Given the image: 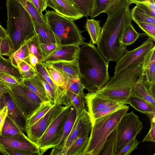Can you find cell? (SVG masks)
I'll return each instance as SVG.
<instances>
[{
    "instance_id": "1",
    "label": "cell",
    "mask_w": 155,
    "mask_h": 155,
    "mask_svg": "<svg viewBox=\"0 0 155 155\" xmlns=\"http://www.w3.org/2000/svg\"><path fill=\"white\" fill-rule=\"evenodd\" d=\"M128 0H124L107 14V18L102 27L97 48L108 62L118 61L127 50L123 37L127 25L131 22Z\"/></svg>"
},
{
    "instance_id": "2",
    "label": "cell",
    "mask_w": 155,
    "mask_h": 155,
    "mask_svg": "<svg viewBox=\"0 0 155 155\" xmlns=\"http://www.w3.org/2000/svg\"><path fill=\"white\" fill-rule=\"evenodd\" d=\"M78 60L80 80L89 92L99 89L108 81L109 62L94 45L84 42L79 46Z\"/></svg>"
},
{
    "instance_id": "3",
    "label": "cell",
    "mask_w": 155,
    "mask_h": 155,
    "mask_svg": "<svg viewBox=\"0 0 155 155\" xmlns=\"http://www.w3.org/2000/svg\"><path fill=\"white\" fill-rule=\"evenodd\" d=\"M143 59L110 77L104 86L93 92L104 99L126 104L127 100L133 94L134 86L140 73Z\"/></svg>"
},
{
    "instance_id": "4",
    "label": "cell",
    "mask_w": 155,
    "mask_h": 155,
    "mask_svg": "<svg viewBox=\"0 0 155 155\" xmlns=\"http://www.w3.org/2000/svg\"><path fill=\"white\" fill-rule=\"evenodd\" d=\"M6 30L14 52L35 32L32 19L26 10L15 0H6Z\"/></svg>"
},
{
    "instance_id": "5",
    "label": "cell",
    "mask_w": 155,
    "mask_h": 155,
    "mask_svg": "<svg viewBox=\"0 0 155 155\" xmlns=\"http://www.w3.org/2000/svg\"><path fill=\"white\" fill-rule=\"evenodd\" d=\"M129 109L127 105L95 120L92 123L88 143L82 155H99L106 141Z\"/></svg>"
},
{
    "instance_id": "6",
    "label": "cell",
    "mask_w": 155,
    "mask_h": 155,
    "mask_svg": "<svg viewBox=\"0 0 155 155\" xmlns=\"http://www.w3.org/2000/svg\"><path fill=\"white\" fill-rule=\"evenodd\" d=\"M44 17L53 31L58 47L70 45L80 46L84 42L85 38L75 20L63 16L54 10L46 11Z\"/></svg>"
},
{
    "instance_id": "7",
    "label": "cell",
    "mask_w": 155,
    "mask_h": 155,
    "mask_svg": "<svg viewBox=\"0 0 155 155\" xmlns=\"http://www.w3.org/2000/svg\"><path fill=\"white\" fill-rule=\"evenodd\" d=\"M8 93L27 120L43 102L37 95L21 82L19 84L8 87Z\"/></svg>"
},
{
    "instance_id": "8",
    "label": "cell",
    "mask_w": 155,
    "mask_h": 155,
    "mask_svg": "<svg viewBox=\"0 0 155 155\" xmlns=\"http://www.w3.org/2000/svg\"><path fill=\"white\" fill-rule=\"evenodd\" d=\"M143 127L142 122L133 111L123 116L115 129L117 139L115 155L125 145L136 138Z\"/></svg>"
},
{
    "instance_id": "9",
    "label": "cell",
    "mask_w": 155,
    "mask_h": 155,
    "mask_svg": "<svg viewBox=\"0 0 155 155\" xmlns=\"http://www.w3.org/2000/svg\"><path fill=\"white\" fill-rule=\"evenodd\" d=\"M71 107L65 106L37 142L36 144L40 150L41 155L49 149L55 146L56 142L61 135L64 123Z\"/></svg>"
},
{
    "instance_id": "10",
    "label": "cell",
    "mask_w": 155,
    "mask_h": 155,
    "mask_svg": "<svg viewBox=\"0 0 155 155\" xmlns=\"http://www.w3.org/2000/svg\"><path fill=\"white\" fill-rule=\"evenodd\" d=\"M65 106L55 101L53 106L42 117L25 129L28 137L36 144L50 124Z\"/></svg>"
},
{
    "instance_id": "11",
    "label": "cell",
    "mask_w": 155,
    "mask_h": 155,
    "mask_svg": "<svg viewBox=\"0 0 155 155\" xmlns=\"http://www.w3.org/2000/svg\"><path fill=\"white\" fill-rule=\"evenodd\" d=\"M0 143L5 147L21 152L25 155H41L37 145L24 133L11 137L0 135Z\"/></svg>"
},
{
    "instance_id": "12",
    "label": "cell",
    "mask_w": 155,
    "mask_h": 155,
    "mask_svg": "<svg viewBox=\"0 0 155 155\" xmlns=\"http://www.w3.org/2000/svg\"><path fill=\"white\" fill-rule=\"evenodd\" d=\"M155 46L153 41L149 37L139 46L130 51L127 50L116 61L115 75L131 64L144 59L148 52Z\"/></svg>"
},
{
    "instance_id": "13",
    "label": "cell",
    "mask_w": 155,
    "mask_h": 155,
    "mask_svg": "<svg viewBox=\"0 0 155 155\" xmlns=\"http://www.w3.org/2000/svg\"><path fill=\"white\" fill-rule=\"evenodd\" d=\"M92 124L90 115L85 108L76 118L64 148L59 155H64L68 148L77 138L89 136Z\"/></svg>"
},
{
    "instance_id": "14",
    "label": "cell",
    "mask_w": 155,
    "mask_h": 155,
    "mask_svg": "<svg viewBox=\"0 0 155 155\" xmlns=\"http://www.w3.org/2000/svg\"><path fill=\"white\" fill-rule=\"evenodd\" d=\"M55 94V101L62 105L71 106L75 108L76 117L85 108L86 94L84 92L77 94L68 91L64 86L58 87Z\"/></svg>"
},
{
    "instance_id": "15",
    "label": "cell",
    "mask_w": 155,
    "mask_h": 155,
    "mask_svg": "<svg viewBox=\"0 0 155 155\" xmlns=\"http://www.w3.org/2000/svg\"><path fill=\"white\" fill-rule=\"evenodd\" d=\"M47 6L61 15L74 20L84 17L75 0H47Z\"/></svg>"
},
{
    "instance_id": "16",
    "label": "cell",
    "mask_w": 155,
    "mask_h": 155,
    "mask_svg": "<svg viewBox=\"0 0 155 155\" xmlns=\"http://www.w3.org/2000/svg\"><path fill=\"white\" fill-rule=\"evenodd\" d=\"M79 46L75 45L59 47L40 63H52L61 61H71L78 59Z\"/></svg>"
},
{
    "instance_id": "17",
    "label": "cell",
    "mask_w": 155,
    "mask_h": 155,
    "mask_svg": "<svg viewBox=\"0 0 155 155\" xmlns=\"http://www.w3.org/2000/svg\"><path fill=\"white\" fill-rule=\"evenodd\" d=\"M2 101L3 107L4 106L7 107V116L24 133L26 127L27 119L17 107L8 93L3 96Z\"/></svg>"
},
{
    "instance_id": "18",
    "label": "cell",
    "mask_w": 155,
    "mask_h": 155,
    "mask_svg": "<svg viewBox=\"0 0 155 155\" xmlns=\"http://www.w3.org/2000/svg\"><path fill=\"white\" fill-rule=\"evenodd\" d=\"M76 117L75 108L72 106L65 121L61 135L50 153L51 155H59L64 147L67 138L72 128Z\"/></svg>"
},
{
    "instance_id": "19",
    "label": "cell",
    "mask_w": 155,
    "mask_h": 155,
    "mask_svg": "<svg viewBox=\"0 0 155 155\" xmlns=\"http://www.w3.org/2000/svg\"><path fill=\"white\" fill-rule=\"evenodd\" d=\"M144 68V82L149 91L155 97V60L152 61L146 55L142 64Z\"/></svg>"
},
{
    "instance_id": "20",
    "label": "cell",
    "mask_w": 155,
    "mask_h": 155,
    "mask_svg": "<svg viewBox=\"0 0 155 155\" xmlns=\"http://www.w3.org/2000/svg\"><path fill=\"white\" fill-rule=\"evenodd\" d=\"M85 98L90 116L108 106L117 103L103 98L93 92H88Z\"/></svg>"
},
{
    "instance_id": "21",
    "label": "cell",
    "mask_w": 155,
    "mask_h": 155,
    "mask_svg": "<svg viewBox=\"0 0 155 155\" xmlns=\"http://www.w3.org/2000/svg\"><path fill=\"white\" fill-rule=\"evenodd\" d=\"M144 68L142 66L140 73L133 87V94L147 102L155 106V97H154L144 83Z\"/></svg>"
},
{
    "instance_id": "22",
    "label": "cell",
    "mask_w": 155,
    "mask_h": 155,
    "mask_svg": "<svg viewBox=\"0 0 155 155\" xmlns=\"http://www.w3.org/2000/svg\"><path fill=\"white\" fill-rule=\"evenodd\" d=\"M21 83L37 95L43 101H49L42 80L38 73L27 78H22Z\"/></svg>"
},
{
    "instance_id": "23",
    "label": "cell",
    "mask_w": 155,
    "mask_h": 155,
    "mask_svg": "<svg viewBox=\"0 0 155 155\" xmlns=\"http://www.w3.org/2000/svg\"><path fill=\"white\" fill-rule=\"evenodd\" d=\"M46 64L52 65L61 71L64 75L79 78V70L78 59L71 61H61Z\"/></svg>"
},
{
    "instance_id": "24",
    "label": "cell",
    "mask_w": 155,
    "mask_h": 155,
    "mask_svg": "<svg viewBox=\"0 0 155 155\" xmlns=\"http://www.w3.org/2000/svg\"><path fill=\"white\" fill-rule=\"evenodd\" d=\"M126 104H130L136 110L147 115L155 114V106L147 102L134 94L127 100Z\"/></svg>"
},
{
    "instance_id": "25",
    "label": "cell",
    "mask_w": 155,
    "mask_h": 155,
    "mask_svg": "<svg viewBox=\"0 0 155 155\" xmlns=\"http://www.w3.org/2000/svg\"><path fill=\"white\" fill-rule=\"evenodd\" d=\"M33 21L35 31L41 44H56L54 33L48 24L41 25Z\"/></svg>"
},
{
    "instance_id": "26",
    "label": "cell",
    "mask_w": 155,
    "mask_h": 155,
    "mask_svg": "<svg viewBox=\"0 0 155 155\" xmlns=\"http://www.w3.org/2000/svg\"><path fill=\"white\" fill-rule=\"evenodd\" d=\"M85 27L90 35L91 38L90 42L94 45H97L99 40L101 31L100 21L93 19H87Z\"/></svg>"
},
{
    "instance_id": "27",
    "label": "cell",
    "mask_w": 155,
    "mask_h": 155,
    "mask_svg": "<svg viewBox=\"0 0 155 155\" xmlns=\"http://www.w3.org/2000/svg\"><path fill=\"white\" fill-rule=\"evenodd\" d=\"M89 136L80 137L68 148L64 155H82L88 143Z\"/></svg>"
},
{
    "instance_id": "28",
    "label": "cell",
    "mask_w": 155,
    "mask_h": 155,
    "mask_svg": "<svg viewBox=\"0 0 155 155\" xmlns=\"http://www.w3.org/2000/svg\"><path fill=\"white\" fill-rule=\"evenodd\" d=\"M29 38L13 53L10 58H8L12 64L17 67L21 61L25 60L29 57L30 54L29 48Z\"/></svg>"
},
{
    "instance_id": "29",
    "label": "cell",
    "mask_w": 155,
    "mask_h": 155,
    "mask_svg": "<svg viewBox=\"0 0 155 155\" xmlns=\"http://www.w3.org/2000/svg\"><path fill=\"white\" fill-rule=\"evenodd\" d=\"M136 5L130 11L131 20L135 23L143 22L155 24V18L149 15L138 5Z\"/></svg>"
},
{
    "instance_id": "30",
    "label": "cell",
    "mask_w": 155,
    "mask_h": 155,
    "mask_svg": "<svg viewBox=\"0 0 155 155\" xmlns=\"http://www.w3.org/2000/svg\"><path fill=\"white\" fill-rule=\"evenodd\" d=\"M54 104L49 101L43 102L32 115L27 119L26 128L31 126L42 117L53 106Z\"/></svg>"
},
{
    "instance_id": "31",
    "label": "cell",
    "mask_w": 155,
    "mask_h": 155,
    "mask_svg": "<svg viewBox=\"0 0 155 155\" xmlns=\"http://www.w3.org/2000/svg\"><path fill=\"white\" fill-rule=\"evenodd\" d=\"M0 73L10 74L20 79L22 77L18 68L14 66L9 58L6 59L0 55Z\"/></svg>"
},
{
    "instance_id": "32",
    "label": "cell",
    "mask_w": 155,
    "mask_h": 155,
    "mask_svg": "<svg viewBox=\"0 0 155 155\" xmlns=\"http://www.w3.org/2000/svg\"><path fill=\"white\" fill-rule=\"evenodd\" d=\"M145 34H146L137 32L134 28L132 23H130L127 25L124 30L123 37V43L127 47L134 43L140 36Z\"/></svg>"
},
{
    "instance_id": "33",
    "label": "cell",
    "mask_w": 155,
    "mask_h": 155,
    "mask_svg": "<svg viewBox=\"0 0 155 155\" xmlns=\"http://www.w3.org/2000/svg\"><path fill=\"white\" fill-rule=\"evenodd\" d=\"M64 86L68 91L76 94L84 92L85 87L81 82L79 78L64 75Z\"/></svg>"
},
{
    "instance_id": "34",
    "label": "cell",
    "mask_w": 155,
    "mask_h": 155,
    "mask_svg": "<svg viewBox=\"0 0 155 155\" xmlns=\"http://www.w3.org/2000/svg\"><path fill=\"white\" fill-rule=\"evenodd\" d=\"M23 132L14 122L7 115L5 119L0 135L11 137Z\"/></svg>"
},
{
    "instance_id": "35",
    "label": "cell",
    "mask_w": 155,
    "mask_h": 155,
    "mask_svg": "<svg viewBox=\"0 0 155 155\" xmlns=\"http://www.w3.org/2000/svg\"><path fill=\"white\" fill-rule=\"evenodd\" d=\"M41 63L54 83L58 87L63 86L64 84V78L63 74L51 65L44 63Z\"/></svg>"
},
{
    "instance_id": "36",
    "label": "cell",
    "mask_w": 155,
    "mask_h": 155,
    "mask_svg": "<svg viewBox=\"0 0 155 155\" xmlns=\"http://www.w3.org/2000/svg\"><path fill=\"white\" fill-rule=\"evenodd\" d=\"M116 145V132L115 129L106 141L99 154L115 155Z\"/></svg>"
},
{
    "instance_id": "37",
    "label": "cell",
    "mask_w": 155,
    "mask_h": 155,
    "mask_svg": "<svg viewBox=\"0 0 155 155\" xmlns=\"http://www.w3.org/2000/svg\"><path fill=\"white\" fill-rule=\"evenodd\" d=\"M29 57L21 61L17 66L21 75L22 79L32 77L37 74L36 70L30 64Z\"/></svg>"
},
{
    "instance_id": "38",
    "label": "cell",
    "mask_w": 155,
    "mask_h": 155,
    "mask_svg": "<svg viewBox=\"0 0 155 155\" xmlns=\"http://www.w3.org/2000/svg\"><path fill=\"white\" fill-rule=\"evenodd\" d=\"M127 106L124 104L116 103L105 107L91 116L92 124L96 119L112 113Z\"/></svg>"
},
{
    "instance_id": "39",
    "label": "cell",
    "mask_w": 155,
    "mask_h": 155,
    "mask_svg": "<svg viewBox=\"0 0 155 155\" xmlns=\"http://www.w3.org/2000/svg\"><path fill=\"white\" fill-rule=\"evenodd\" d=\"M29 48L30 54L35 55L38 58L39 62L43 59L41 43L35 31L33 35L29 38Z\"/></svg>"
},
{
    "instance_id": "40",
    "label": "cell",
    "mask_w": 155,
    "mask_h": 155,
    "mask_svg": "<svg viewBox=\"0 0 155 155\" xmlns=\"http://www.w3.org/2000/svg\"><path fill=\"white\" fill-rule=\"evenodd\" d=\"M111 0H94L90 16L94 18L103 13Z\"/></svg>"
},
{
    "instance_id": "41",
    "label": "cell",
    "mask_w": 155,
    "mask_h": 155,
    "mask_svg": "<svg viewBox=\"0 0 155 155\" xmlns=\"http://www.w3.org/2000/svg\"><path fill=\"white\" fill-rule=\"evenodd\" d=\"M75 0L79 10L84 17H90L94 0Z\"/></svg>"
},
{
    "instance_id": "42",
    "label": "cell",
    "mask_w": 155,
    "mask_h": 155,
    "mask_svg": "<svg viewBox=\"0 0 155 155\" xmlns=\"http://www.w3.org/2000/svg\"><path fill=\"white\" fill-rule=\"evenodd\" d=\"M136 23L148 37L155 41V24L143 22H137Z\"/></svg>"
},
{
    "instance_id": "43",
    "label": "cell",
    "mask_w": 155,
    "mask_h": 155,
    "mask_svg": "<svg viewBox=\"0 0 155 155\" xmlns=\"http://www.w3.org/2000/svg\"><path fill=\"white\" fill-rule=\"evenodd\" d=\"M36 68L37 73L41 74L44 78L46 81L51 86L55 93L58 87L54 83L50 75L42 63L39 62L36 65Z\"/></svg>"
},
{
    "instance_id": "44",
    "label": "cell",
    "mask_w": 155,
    "mask_h": 155,
    "mask_svg": "<svg viewBox=\"0 0 155 155\" xmlns=\"http://www.w3.org/2000/svg\"><path fill=\"white\" fill-rule=\"evenodd\" d=\"M14 52L10 41L8 37L3 38L0 45V53L2 56L10 58Z\"/></svg>"
},
{
    "instance_id": "45",
    "label": "cell",
    "mask_w": 155,
    "mask_h": 155,
    "mask_svg": "<svg viewBox=\"0 0 155 155\" xmlns=\"http://www.w3.org/2000/svg\"><path fill=\"white\" fill-rule=\"evenodd\" d=\"M140 142L135 138L125 145L118 152L117 155H129L135 149L137 148Z\"/></svg>"
},
{
    "instance_id": "46",
    "label": "cell",
    "mask_w": 155,
    "mask_h": 155,
    "mask_svg": "<svg viewBox=\"0 0 155 155\" xmlns=\"http://www.w3.org/2000/svg\"><path fill=\"white\" fill-rule=\"evenodd\" d=\"M0 80L8 87L20 84L21 80L10 74L4 73H0Z\"/></svg>"
},
{
    "instance_id": "47",
    "label": "cell",
    "mask_w": 155,
    "mask_h": 155,
    "mask_svg": "<svg viewBox=\"0 0 155 155\" xmlns=\"http://www.w3.org/2000/svg\"><path fill=\"white\" fill-rule=\"evenodd\" d=\"M150 120L151 125L150 130L142 142H155V114L148 115Z\"/></svg>"
},
{
    "instance_id": "48",
    "label": "cell",
    "mask_w": 155,
    "mask_h": 155,
    "mask_svg": "<svg viewBox=\"0 0 155 155\" xmlns=\"http://www.w3.org/2000/svg\"><path fill=\"white\" fill-rule=\"evenodd\" d=\"M43 82L47 97L50 102L54 103L55 100V93L48 83L40 74L38 73Z\"/></svg>"
},
{
    "instance_id": "49",
    "label": "cell",
    "mask_w": 155,
    "mask_h": 155,
    "mask_svg": "<svg viewBox=\"0 0 155 155\" xmlns=\"http://www.w3.org/2000/svg\"><path fill=\"white\" fill-rule=\"evenodd\" d=\"M41 47L43 59L59 47L56 44H41Z\"/></svg>"
},
{
    "instance_id": "50",
    "label": "cell",
    "mask_w": 155,
    "mask_h": 155,
    "mask_svg": "<svg viewBox=\"0 0 155 155\" xmlns=\"http://www.w3.org/2000/svg\"><path fill=\"white\" fill-rule=\"evenodd\" d=\"M136 5L142 8L149 15L155 18V1H148Z\"/></svg>"
},
{
    "instance_id": "51",
    "label": "cell",
    "mask_w": 155,
    "mask_h": 155,
    "mask_svg": "<svg viewBox=\"0 0 155 155\" xmlns=\"http://www.w3.org/2000/svg\"><path fill=\"white\" fill-rule=\"evenodd\" d=\"M31 2L41 15H43L42 13L48 7L47 0H31Z\"/></svg>"
},
{
    "instance_id": "52",
    "label": "cell",
    "mask_w": 155,
    "mask_h": 155,
    "mask_svg": "<svg viewBox=\"0 0 155 155\" xmlns=\"http://www.w3.org/2000/svg\"><path fill=\"white\" fill-rule=\"evenodd\" d=\"M124 0H111L106 10L103 13L107 14L112 11L120 5Z\"/></svg>"
},
{
    "instance_id": "53",
    "label": "cell",
    "mask_w": 155,
    "mask_h": 155,
    "mask_svg": "<svg viewBox=\"0 0 155 155\" xmlns=\"http://www.w3.org/2000/svg\"><path fill=\"white\" fill-rule=\"evenodd\" d=\"M8 87L0 80V110L3 108L2 99L3 96L8 93Z\"/></svg>"
},
{
    "instance_id": "54",
    "label": "cell",
    "mask_w": 155,
    "mask_h": 155,
    "mask_svg": "<svg viewBox=\"0 0 155 155\" xmlns=\"http://www.w3.org/2000/svg\"><path fill=\"white\" fill-rule=\"evenodd\" d=\"M8 111V108L6 106H4L0 110V135L5 120L7 115Z\"/></svg>"
},
{
    "instance_id": "55",
    "label": "cell",
    "mask_w": 155,
    "mask_h": 155,
    "mask_svg": "<svg viewBox=\"0 0 155 155\" xmlns=\"http://www.w3.org/2000/svg\"><path fill=\"white\" fill-rule=\"evenodd\" d=\"M29 58L30 64L36 69V65L39 62L38 58L35 55L30 54Z\"/></svg>"
},
{
    "instance_id": "56",
    "label": "cell",
    "mask_w": 155,
    "mask_h": 155,
    "mask_svg": "<svg viewBox=\"0 0 155 155\" xmlns=\"http://www.w3.org/2000/svg\"><path fill=\"white\" fill-rule=\"evenodd\" d=\"M153 1H155V0H128V3L130 5L133 3L135 4L136 5L147 2Z\"/></svg>"
},
{
    "instance_id": "57",
    "label": "cell",
    "mask_w": 155,
    "mask_h": 155,
    "mask_svg": "<svg viewBox=\"0 0 155 155\" xmlns=\"http://www.w3.org/2000/svg\"><path fill=\"white\" fill-rule=\"evenodd\" d=\"M8 37L6 30L2 26L0 23V37L4 38Z\"/></svg>"
},
{
    "instance_id": "58",
    "label": "cell",
    "mask_w": 155,
    "mask_h": 155,
    "mask_svg": "<svg viewBox=\"0 0 155 155\" xmlns=\"http://www.w3.org/2000/svg\"><path fill=\"white\" fill-rule=\"evenodd\" d=\"M2 38H1L0 37V45H1V42H2Z\"/></svg>"
},
{
    "instance_id": "59",
    "label": "cell",
    "mask_w": 155,
    "mask_h": 155,
    "mask_svg": "<svg viewBox=\"0 0 155 155\" xmlns=\"http://www.w3.org/2000/svg\"><path fill=\"white\" fill-rule=\"evenodd\" d=\"M29 0L30 1H31V0Z\"/></svg>"
},
{
    "instance_id": "60",
    "label": "cell",
    "mask_w": 155,
    "mask_h": 155,
    "mask_svg": "<svg viewBox=\"0 0 155 155\" xmlns=\"http://www.w3.org/2000/svg\"><path fill=\"white\" fill-rule=\"evenodd\" d=\"M0 55H1V53H0Z\"/></svg>"
}]
</instances>
